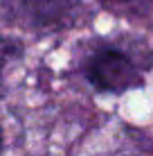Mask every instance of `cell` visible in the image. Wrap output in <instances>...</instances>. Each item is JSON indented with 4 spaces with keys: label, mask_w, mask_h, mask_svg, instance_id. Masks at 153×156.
Listing matches in <instances>:
<instances>
[{
    "label": "cell",
    "mask_w": 153,
    "mask_h": 156,
    "mask_svg": "<svg viewBox=\"0 0 153 156\" xmlns=\"http://www.w3.org/2000/svg\"><path fill=\"white\" fill-rule=\"evenodd\" d=\"M0 147H2V138H0Z\"/></svg>",
    "instance_id": "obj_4"
},
{
    "label": "cell",
    "mask_w": 153,
    "mask_h": 156,
    "mask_svg": "<svg viewBox=\"0 0 153 156\" xmlns=\"http://www.w3.org/2000/svg\"><path fill=\"white\" fill-rule=\"evenodd\" d=\"M79 0H20L32 18L41 25H56L63 20V16L70 14Z\"/></svg>",
    "instance_id": "obj_2"
},
{
    "label": "cell",
    "mask_w": 153,
    "mask_h": 156,
    "mask_svg": "<svg viewBox=\"0 0 153 156\" xmlns=\"http://www.w3.org/2000/svg\"><path fill=\"white\" fill-rule=\"evenodd\" d=\"M106 2H128V0H106Z\"/></svg>",
    "instance_id": "obj_3"
},
{
    "label": "cell",
    "mask_w": 153,
    "mask_h": 156,
    "mask_svg": "<svg viewBox=\"0 0 153 156\" xmlns=\"http://www.w3.org/2000/svg\"><path fill=\"white\" fill-rule=\"evenodd\" d=\"M88 77L104 90H124L140 84L133 61L117 50H101L88 63Z\"/></svg>",
    "instance_id": "obj_1"
}]
</instances>
